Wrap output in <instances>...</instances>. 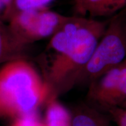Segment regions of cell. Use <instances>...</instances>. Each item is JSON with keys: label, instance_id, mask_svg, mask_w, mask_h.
Here are the masks:
<instances>
[{"label": "cell", "instance_id": "6da1fadb", "mask_svg": "<svg viewBox=\"0 0 126 126\" xmlns=\"http://www.w3.org/2000/svg\"><path fill=\"white\" fill-rule=\"evenodd\" d=\"M108 23L109 20L68 16L53 34L47 47L51 56L47 72L56 95L77 84Z\"/></svg>", "mask_w": 126, "mask_h": 126}, {"label": "cell", "instance_id": "7a4b0ae2", "mask_svg": "<svg viewBox=\"0 0 126 126\" xmlns=\"http://www.w3.org/2000/svg\"><path fill=\"white\" fill-rule=\"evenodd\" d=\"M126 59V12L112 16L77 83H90Z\"/></svg>", "mask_w": 126, "mask_h": 126}, {"label": "cell", "instance_id": "3957f363", "mask_svg": "<svg viewBox=\"0 0 126 126\" xmlns=\"http://www.w3.org/2000/svg\"><path fill=\"white\" fill-rule=\"evenodd\" d=\"M68 16L47 9L23 11L9 19L11 32L23 47L42 39L51 37Z\"/></svg>", "mask_w": 126, "mask_h": 126}, {"label": "cell", "instance_id": "277c9868", "mask_svg": "<svg viewBox=\"0 0 126 126\" xmlns=\"http://www.w3.org/2000/svg\"><path fill=\"white\" fill-rule=\"evenodd\" d=\"M35 70L28 63L15 60L0 71V104L8 105L15 94L25 89L42 85Z\"/></svg>", "mask_w": 126, "mask_h": 126}, {"label": "cell", "instance_id": "5b68a950", "mask_svg": "<svg viewBox=\"0 0 126 126\" xmlns=\"http://www.w3.org/2000/svg\"><path fill=\"white\" fill-rule=\"evenodd\" d=\"M77 12L83 16L110 17L126 7V0H79L75 5Z\"/></svg>", "mask_w": 126, "mask_h": 126}, {"label": "cell", "instance_id": "8992f818", "mask_svg": "<svg viewBox=\"0 0 126 126\" xmlns=\"http://www.w3.org/2000/svg\"><path fill=\"white\" fill-rule=\"evenodd\" d=\"M72 115V126H110L111 119L107 113L94 107L81 104L74 108Z\"/></svg>", "mask_w": 126, "mask_h": 126}, {"label": "cell", "instance_id": "52a82bcc", "mask_svg": "<svg viewBox=\"0 0 126 126\" xmlns=\"http://www.w3.org/2000/svg\"><path fill=\"white\" fill-rule=\"evenodd\" d=\"M45 126H72L71 113L56 99H53L46 110Z\"/></svg>", "mask_w": 126, "mask_h": 126}, {"label": "cell", "instance_id": "ba28073f", "mask_svg": "<svg viewBox=\"0 0 126 126\" xmlns=\"http://www.w3.org/2000/svg\"><path fill=\"white\" fill-rule=\"evenodd\" d=\"M23 48L8 27H5L3 23H0V62L19 52Z\"/></svg>", "mask_w": 126, "mask_h": 126}, {"label": "cell", "instance_id": "9c48e42d", "mask_svg": "<svg viewBox=\"0 0 126 126\" xmlns=\"http://www.w3.org/2000/svg\"><path fill=\"white\" fill-rule=\"evenodd\" d=\"M53 0H13L8 20L14 14L23 11L45 8Z\"/></svg>", "mask_w": 126, "mask_h": 126}, {"label": "cell", "instance_id": "30bf717a", "mask_svg": "<svg viewBox=\"0 0 126 126\" xmlns=\"http://www.w3.org/2000/svg\"><path fill=\"white\" fill-rule=\"evenodd\" d=\"M111 121L117 126H126V109L115 106L110 108L106 110Z\"/></svg>", "mask_w": 126, "mask_h": 126}, {"label": "cell", "instance_id": "8fae6325", "mask_svg": "<svg viewBox=\"0 0 126 126\" xmlns=\"http://www.w3.org/2000/svg\"><path fill=\"white\" fill-rule=\"evenodd\" d=\"M14 126H45L39 120L33 113L22 115Z\"/></svg>", "mask_w": 126, "mask_h": 126}, {"label": "cell", "instance_id": "7c38bea8", "mask_svg": "<svg viewBox=\"0 0 126 126\" xmlns=\"http://www.w3.org/2000/svg\"><path fill=\"white\" fill-rule=\"evenodd\" d=\"M119 107H121V108H126V100L123 102V103L122 104V105H120V106H119Z\"/></svg>", "mask_w": 126, "mask_h": 126}, {"label": "cell", "instance_id": "4fadbf2b", "mask_svg": "<svg viewBox=\"0 0 126 126\" xmlns=\"http://www.w3.org/2000/svg\"><path fill=\"white\" fill-rule=\"evenodd\" d=\"M79 0H74V1H75V5L77 4V3H78V2H79Z\"/></svg>", "mask_w": 126, "mask_h": 126}, {"label": "cell", "instance_id": "5bb4252c", "mask_svg": "<svg viewBox=\"0 0 126 126\" xmlns=\"http://www.w3.org/2000/svg\"><path fill=\"white\" fill-rule=\"evenodd\" d=\"M110 126H111V125H110Z\"/></svg>", "mask_w": 126, "mask_h": 126}]
</instances>
